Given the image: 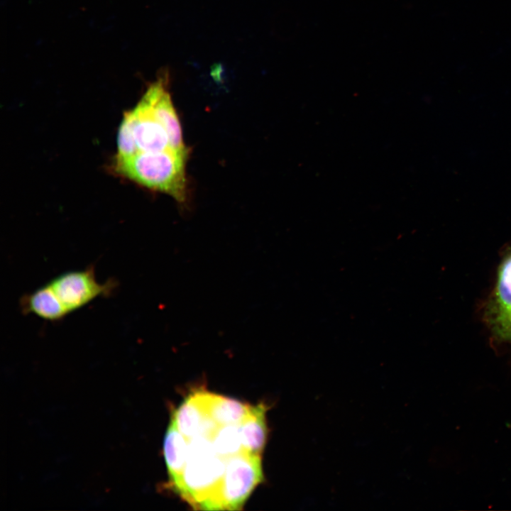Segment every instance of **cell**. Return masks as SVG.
<instances>
[{"instance_id": "cell-1", "label": "cell", "mask_w": 511, "mask_h": 511, "mask_svg": "<svg viewBox=\"0 0 511 511\" xmlns=\"http://www.w3.org/2000/svg\"><path fill=\"white\" fill-rule=\"evenodd\" d=\"M187 440V461L173 489L195 509L221 510L223 478L230 456H220L211 441L201 435Z\"/></svg>"}, {"instance_id": "cell-2", "label": "cell", "mask_w": 511, "mask_h": 511, "mask_svg": "<svg viewBox=\"0 0 511 511\" xmlns=\"http://www.w3.org/2000/svg\"><path fill=\"white\" fill-rule=\"evenodd\" d=\"M188 150L167 148L117 156L114 170L148 189L166 193L179 202L187 199L185 164Z\"/></svg>"}, {"instance_id": "cell-3", "label": "cell", "mask_w": 511, "mask_h": 511, "mask_svg": "<svg viewBox=\"0 0 511 511\" xmlns=\"http://www.w3.org/2000/svg\"><path fill=\"white\" fill-rule=\"evenodd\" d=\"M172 148L163 126L139 101L126 112L117 134V156Z\"/></svg>"}, {"instance_id": "cell-4", "label": "cell", "mask_w": 511, "mask_h": 511, "mask_svg": "<svg viewBox=\"0 0 511 511\" xmlns=\"http://www.w3.org/2000/svg\"><path fill=\"white\" fill-rule=\"evenodd\" d=\"M263 478L261 455L243 451L230 456L223 478L222 510L242 509Z\"/></svg>"}, {"instance_id": "cell-5", "label": "cell", "mask_w": 511, "mask_h": 511, "mask_svg": "<svg viewBox=\"0 0 511 511\" xmlns=\"http://www.w3.org/2000/svg\"><path fill=\"white\" fill-rule=\"evenodd\" d=\"M49 284L68 313L84 307L99 296L107 295L115 285L113 281L99 282L91 267L62 273Z\"/></svg>"}, {"instance_id": "cell-6", "label": "cell", "mask_w": 511, "mask_h": 511, "mask_svg": "<svg viewBox=\"0 0 511 511\" xmlns=\"http://www.w3.org/2000/svg\"><path fill=\"white\" fill-rule=\"evenodd\" d=\"M486 313L494 334L499 339L511 340V248L499 266Z\"/></svg>"}, {"instance_id": "cell-7", "label": "cell", "mask_w": 511, "mask_h": 511, "mask_svg": "<svg viewBox=\"0 0 511 511\" xmlns=\"http://www.w3.org/2000/svg\"><path fill=\"white\" fill-rule=\"evenodd\" d=\"M166 79L160 78L149 86L140 100L165 129L172 148L187 149L185 146L180 123L166 89Z\"/></svg>"}, {"instance_id": "cell-8", "label": "cell", "mask_w": 511, "mask_h": 511, "mask_svg": "<svg viewBox=\"0 0 511 511\" xmlns=\"http://www.w3.org/2000/svg\"><path fill=\"white\" fill-rule=\"evenodd\" d=\"M195 395L208 416L222 425H238L248 414L251 405L207 391H196Z\"/></svg>"}, {"instance_id": "cell-9", "label": "cell", "mask_w": 511, "mask_h": 511, "mask_svg": "<svg viewBox=\"0 0 511 511\" xmlns=\"http://www.w3.org/2000/svg\"><path fill=\"white\" fill-rule=\"evenodd\" d=\"M267 407L264 404L251 406L248 414L238 425L243 449L253 454L261 455L266 442Z\"/></svg>"}, {"instance_id": "cell-10", "label": "cell", "mask_w": 511, "mask_h": 511, "mask_svg": "<svg viewBox=\"0 0 511 511\" xmlns=\"http://www.w3.org/2000/svg\"><path fill=\"white\" fill-rule=\"evenodd\" d=\"M187 439L170 419L163 442L164 458L170 484L174 488L180 482L187 458Z\"/></svg>"}, {"instance_id": "cell-11", "label": "cell", "mask_w": 511, "mask_h": 511, "mask_svg": "<svg viewBox=\"0 0 511 511\" xmlns=\"http://www.w3.org/2000/svg\"><path fill=\"white\" fill-rule=\"evenodd\" d=\"M22 307L25 312L33 313L49 321L62 319L68 314L49 283L25 296Z\"/></svg>"}, {"instance_id": "cell-12", "label": "cell", "mask_w": 511, "mask_h": 511, "mask_svg": "<svg viewBox=\"0 0 511 511\" xmlns=\"http://www.w3.org/2000/svg\"><path fill=\"white\" fill-rule=\"evenodd\" d=\"M207 416L192 392L174 410L170 419L186 439H191L198 434Z\"/></svg>"}, {"instance_id": "cell-13", "label": "cell", "mask_w": 511, "mask_h": 511, "mask_svg": "<svg viewBox=\"0 0 511 511\" xmlns=\"http://www.w3.org/2000/svg\"><path fill=\"white\" fill-rule=\"evenodd\" d=\"M238 425L221 424L213 433L210 440L220 456L228 457L246 451L241 444Z\"/></svg>"}]
</instances>
